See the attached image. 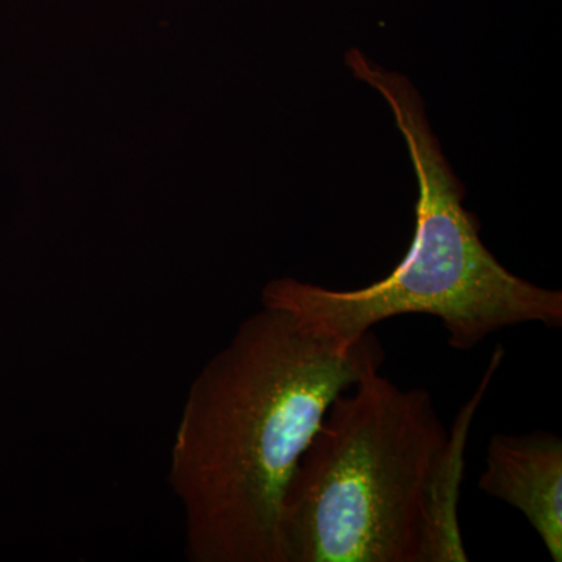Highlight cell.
I'll list each match as a JSON object with an SVG mask.
<instances>
[{
    "mask_svg": "<svg viewBox=\"0 0 562 562\" xmlns=\"http://www.w3.org/2000/svg\"><path fill=\"white\" fill-rule=\"evenodd\" d=\"M383 353L273 306L247 317L192 382L169 469L192 562H284L281 517L295 469L333 401Z\"/></svg>",
    "mask_w": 562,
    "mask_h": 562,
    "instance_id": "6da1fadb",
    "label": "cell"
},
{
    "mask_svg": "<svg viewBox=\"0 0 562 562\" xmlns=\"http://www.w3.org/2000/svg\"><path fill=\"white\" fill-rule=\"evenodd\" d=\"M503 360L447 431L431 395L371 369L338 395L284 498V562H468L458 505L473 414Z\"/></svg>",
    "mask_w": 562,
    "mask_h": 562,
    "instance_id": "7a4b0ae2",
    "label": "cell"
},
{
    "mask_svg": "<svg viewBox=\"0 0 562 562\" xmlns=\"http://www.w3.org/2000/svg\"><path fill=\"white\" fill-rule=\"evenodd\" d=\"M347 68L382 94L412 158L419 184L412 247L394 271L360 290H328L294 279L273 280L262 305L283 308L341 342L361 341L373 325L403 316L438 317L453 349L471 350L513 325L561 327V291L546 290L506 269L484 246L480 221L450 168L408 77L346 54Z\"/></svg>",
    "mask_w": 562,
    "mask_h": 562,
    "instance_id": "3957f363",
    "label": "cell"
},
{
    "mask_svg": "<svg viewBox=\"0 0 562 562\" xmlns=\"http://www.w3.org/2000/svg\"><path fill=\"white\" fill-rule=\"evenodd\" d=\"M480 490L519 509L562 561V441L549 431L492 436Z\"/></svg>",
    "mask_w": 562,
    "mask_h": 562,
    "instance_id": "277c9868",
    "label": "cell"
}]
</instances>
